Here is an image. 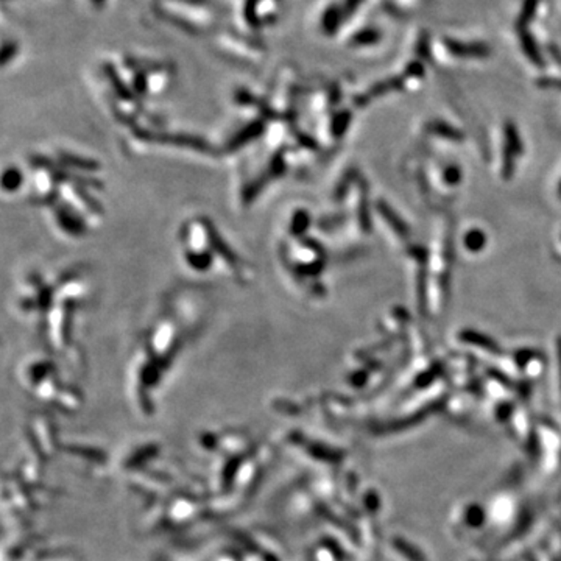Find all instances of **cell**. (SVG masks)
Returning a JSON list of instances; mask_svg holds the SVG:
<instances>
[{
	"label": "cell",
	"instance_id": "5",
	"mask_svg": "<svg viewBox=\"0 0 561 561\" xmlns=\"http://www.w3.org/2000/svg\"><path fill=\"white\" fill-rule=\"evenodd\" d=\"M446 179L449 181V183H457L458 179H460V172H458L455 167H450V169H448L446 170Z\"/></svg>",
	"mask_w": 561,
	"mask_h": 561
},
{
	"label": "cell",
	"instance_id": "6",
	"mask_svg": "<svg viewBox=\"0 0 561 561\" xmlns=\"http://www.w3.org/2000/svg\"><path fill=\"white\" fill-rule=\"evenodd\" d=\"M558 357H560V368H561V340L558 342Z\"/></svg>",
	"mask_w": 561,
	"mask_h": 561
},
{
	"label": "cell",
	"instance_id": "4",
	"mask_svg": "<svg viewBox=\"0 0 561 561\" xmlns=\"http://www.w3.org/2000/svg\"><path fill=\"white\" fill-rule=\"evenodd\" d=\"M396 546L401 549V552H404V554L407 555V557H410L412 560H420L421 557H420V554H416V552H413V550H410V548H407L404 543L402 541H398L396 543Z\"/></svg>",
	"mask_w": 561,
	"mask_h": 561
},
{
	"label": "cell",
	"instance_id": "1",
	"mask_svg": "<svg viewBox=\"0 0 561 561\" xmlns=\"http://www.w3.org/2000/svg\"><path fill=\"white\" fill-rule=\"evenodd\" d=\"M460 338L466 343L484 348L485 351L494 352V354L499 352V348H497L494 340H491L489 337H485L484 334H479V333H476V331H465V333L460 334Z\"/></svg>",
	"mask_w": 561,
	"mask_h": 561
},
{
	"label": "cell",
	"instance_id": "3",
	"mask_svg": "<svg viewBox=\"0 0 561 561\" xmlns=\"http://www.w3.org/2000/svg\"><path fill=\"white\" fill-rule=\"evenodd\" d=\"M379 211H381V214L389 220L390 222V225L396 229V231L399 233V234H406L407 233V228L404 226V223H402V220L401 218H398V216L394 214V212L389 208V206H385V204H379Z\"/></svg>",
	"mask_w": 561,
	"mask_h": 561
},
{
	"label": "cell",
	"instance_id": "2",
	"mask_svg": "<svg viewBox=\"0 0 561 561\" xmlns=\"http://www.w3.org/2000/svg\"><path fill=\"white\" fill-rule=\"evenodd\" d=\"M487 239H485V234L479 231V229H474V231H470L466 234V239H465V245L468 247L471 251H480L484 248Z\"/></svg>",
	"mask_w": 561,
	"mask_h": 561
}]
</instances>
